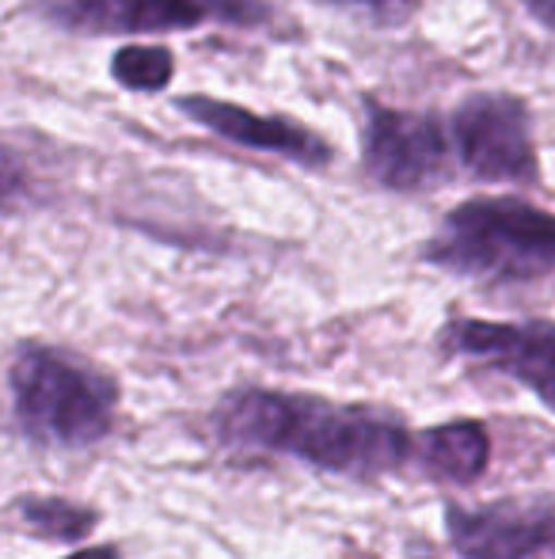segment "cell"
<instances>
[{"instance_id": "cell-11", "label": "cell", "mask_w": 555, "mask_h": 559, "mask_svg": "<svg viewBox=\"0 0 555 559\" xmlns=\"http://www.w3.org/2000/svg\"><path fill=\"white\" fill-rule=\"evenodd\" d=\"M8 518L20 525L27 537L46 540V545H84L99 530L104 514L88 502H76L69 495H15L8 502Z\"/></svg>"}, {"instance_id": "cell-13", "label": "cell", "mask_w": 555, "mask_h": 559, "mask_svg": "<svg viewBox=\"0 0 555 559\" xmlns=\"http://www.w3.org/2000/svg\"><path fill=\"white\" fill-rule=\"evenodd\" d=\"M312 4L342 12L377 31H400L422 12V0H312Z\"/></svg>"}, {"instance_id": "cell-1", "label": "cell", "mask_w": 555, "mask_h": 559, "mask_svg": "<svg viewBox=\"0 0 555 559\" xmlns=\"http://www.w3.org/2000/svg\"><path fill=\"white\" fill-rule=\"evenodd\" d=\"M209 435L232 456H275L354 484H377L415 464L419 442V430L393 407L267 384L221 392L209 412Z\"/></svg>"}, {"instance_id": "cell-2", "label": "cell", "mask_w": 555, "mask_h": 559, "mask_svg": "<svg viewBox=\"0 0 555 559\" xmlns=\"http://www.w3.org/2000/svg\"><path fill=\"white\" fill-rule=\"evenodd\" d=\"M8 427L38 453H84L114 435L122 384L111 369L46 338H20L4 366Z\"/></svg>"}, {"instance_id": "cell-9", "label": "cell", "mask_w": 555, "mask_h": 559, "mask_svg": "<svg viewBox=\"0 0 555 559\" xmlns=\"http://www.w3.org/2000/svg\"><path fill=\"white\" fill-rule=\"evenodd\" d=\"M176 111L186 115L194 126H202V130L232 141V145L278 156V160H289V164H297V168L324 171L335 164L331 141L289 115H263L244 104H232V99L206 96V92H186V96H179Z\"/></svg>"}, {"instance_id": "cell-5", "label": "cell", "mask_w": 555, "mask_h": 559, "mask_svg": "<svg viewBox=\"0 0 555 559\" xmlns=\"http://www.w3.org/2000/svg\"><path fill=\"white\" fill-rule=\"evenodd\" d=\"M449 138L457 164L480 183H541L533 111L514 92H472V96H464L449 115Z\"/></svg>"}, {"instance_id": "cell-14", "label": "cell", "mask_w": 555, "mask_h": 559, "mask_svg": "<svg viewBox=\"0 0 555 559\" xmlns=\"http://www.w3.org/2000/svg\"><path fill=\"white\" fill-rule=\"evenodd\" d=\"M521 8H526V12L533 15L544 31H552L555 35V0H521Z\"/></svg>"}, {"instance_id": "cell-4", "label": "cell", "mask_w": 555, "mask_h": 559, "mask_svg": "<svg viewBox=\"0 0 555 559\" xmlns=\"http://www.w3.org/2000/svg\"><path fill=\"white\" fill-rule=\"evenodd\" d=\"M31 12L53 31L81 38L176 35L214 23L267 31L281 20L275 0H31Z\"/></svg>"}, {"instance_id": "cell-7", "label": "cell", "mask_w": 555, "mask_h": 559, "mask_svg": "<svg viewBox=\"0 0 555 559\" xmlns=\"http://www.w3.org/2000/svg\"><path fill=\"white\" fill-rule=\"evenodd\" d=\"M437 350L521 384L555 415V320L449 317L437 328Z\"/></svg>"}, {"instance_id": "cell-6", "label": "cell", "mask_w": 555, "mask_h": 559, "mask_svg": "<svg viewBox=\"0 0 555 559\" xmlns=\"http://www.w3.org/2000/svg\"><path fill=\"white\" fill-rule=\"evenodd\" d=\"M453 138L430 111L362 96V171L393 194L434 191L453 171Z\"/></svg>"}, {"instance_id": "cell-10", "label": "cell", "mask_w": 555, "mask_h": 559, "mask_svg": "<svg viewBox=\"0 0 555 559\" xmlns=\"http://www.w3.org/2000/svg\"><path fill=\"white\" fill-rule=\"evenodd\" d=\"M491 442L487 423L480 419H449L434 423V427L419 430L415 442V464L419 472L437 487H453V491H464L475 487L491 468Z\"/></svg>"}, {"instance_id": "cell-8", "label": "cell", "mask_w": 555, "mask_h": 559, "mask_svg": "<svg viewBox=\"0 0 555 559\" xmlns=\"http://www.w3.org/2000/svg\"><path fill=\"white\" fill-rule=\"evenodd\" d=\"M445 545L457 559H555V499L503 495L495 502L442 507Z\"/></svg>"}, {"instance_id": "cell-12", "label": "cell", "mask_w": 555, "mask_h": 559, "mask_svg": "<svg viewBox=\"0 0 555 559\" xmlns=\"http://www.w3.org/2000/svg\"><path fill=\"white\" fill-rule=\"evenodd\" d=\"M176 76V53L156 43H126L111 53V81L134 96H156Z\"/></svg>"}, {"instance_id": "cell-3", "label": "cell", "mask_w": 555, "mask_h": 559, "mask_svg": "<svg viewBox=\"0 0 555 559\" xmlns=\"http://www.w3.org/2000/svg\"><path fill=\"white\" fill-rule=\"evenodd\" d=\"M419 259L453 278L529 286L555 274V214L518 194H480L437 222Z\"/></svg>"}, {"instance_id": "cell-15", "label": "cell", "mask_w": 555, "mask_h": 559, "mask_svg": "<svg viewBox=\"0 0 555 559\" xmlns=\"http://www.w3.org/2000/svg\"><path fill=\"white\" fill-rule=\"evenodd\" d=\"M61 559H122V548L119 545H88V548H76V552H69Z\"/></svg>"}]
</instances>
